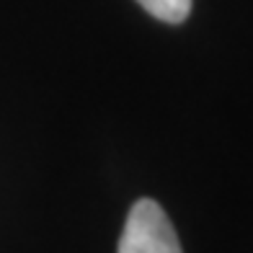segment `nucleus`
Here are the masks:
<instances>
[{
	"instance_id": "obj_1",
	"label": "nucleus",
	"mask_w": 253,
	"mask_h": 253,
	"mask_svg": "<svg viewBox=\"0 0 253 253\" xmlns=\"http://www.w3.org/2000/svg\"><path fill=\"white\" fill-rule=\"evenodd\" d=\"M119 253H181L178 235L158 202H134L119 238Z\"/></svg>"
},
{
	"instance_id": "obj_2",
	"label": "nucleus",
	"mask_w": 253,
	"mask_h": 253,
	"mask_svg": "<svg viewBox=\"0 0 253 253\" xmlns=\"http://www.w3.org/2000/svg\"><path fill=\"white\" fill-rule=\"evenodd\" d=\"M137 3L166 24H181L191 13V0H137Z\"/></svg>"
}]
</instances>
